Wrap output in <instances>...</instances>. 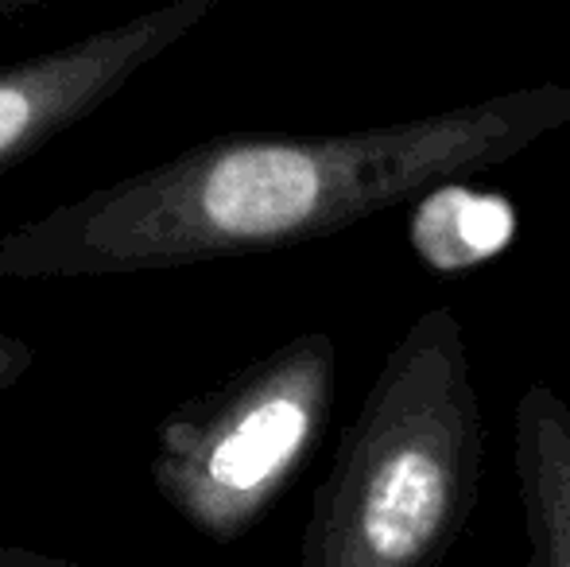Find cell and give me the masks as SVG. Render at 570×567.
<instances>
[{
    "mask_svg": "<svg viewBox=\"0 0 570 567\" xmlns=\"http://www.w3.org/2000/svg\"><path fill=\"white\" fill-rule=\"evenodd\" d=\"M520 475L535 567H570V412L548 389L520 404Z\"/></svg>",
    "mask_w": 570,
    "mask_h": 567,
    "instance_id": "5b68a950",
    "label": "cell"
},
{
    "mask_svg": "<svg viewBox=\"0 0 570 567\" xmlns=\"http://www.w3.org/2000/svg\"><path fill=\"white\" fill-rule=\"evenodd\" d=\"M218 0H164L132 20L0 70V175L94 117L144 67L198 28Z\"/></svg>",
    "mask_w": 570,
    "mask_h": 567,
    "instance_id": "277c9868",
    "label": "cell"
},
{
    "mask_svg": "<svg viewBox=\"0 0 570 567\" xmlns=\"http://www.w3.org/2000/svg\"><path fill=\"white\" fill-rule=\"evenodd\" d=\"M39 4H51V0H0V20H8V16H20V12L39 8Z\"/></svg>",
    "mask_w": 570,
    "mask_h": 567,
    "instance_id": "9c48e42d",
    "label": "cell"
},
{
    "mask_svg": "<svg viewBox=\"0 0 570 567\" xmlns=\"http://www.w3.org/2000/svg\"><path fill=\"white\" fill-rule=\"evenodd\" d=\"M0 567H90V564H70L62 556H43V553H31V548L0 545Z\"/></svg>",
    "mask_w": 570,
    "mask_h": 567,
    "instance_id": "ba28073f",
    "label": "cell"
},
{
    "mask_svg": "<svg viewBox=\"0 0 570 567\" xmlns=\"http://www.w3.org/2000/svg\"><path fill=\"white\" fill-rule=\"evenodd\" d=\"M31 362H36V350L28 339H16V334H0V393H8L12 385H20L28 378Z\"/></svg>",
    "mask_w": 570,
    "mask_h": 567,
    "instance_id": "52a82bcc",
    "label": "cell"
},
{
    "mask_svg": "<svg viewBox=\"0 0 570 567\" xmlns=\"http://www.w3.org/2000/svg\"><path fill=\"white\" fill-rule=\"evenodd\" d=\"M478 397L454 315L400 342L345 431L303 537V567H431L478 486Z\"/></svg>",
    "mask_w": 570,
    "mask_h": 567,
    "instance_id": "7a4b0ae2",
    "label": "cell"
},
{
    "mask_svg": "<svg viewBox=\"0 0 570 567\" xmlns=\"http://www.w3.org/2000/svg\"><path fill=\"white\" fill-rule=\"evenodd\" d=\"M323 334L279 346L159 424L151 482L203 537L229 545L256 525L311 451L331 404Z\"/></svg>",
    "mask_w": 570,
    "mask_h": 567,
    "instance_id": "3957f363",
    "label": "cell"
},
{
    "mask_svg": "<svg viewBox=\"0 0 570 567\" xmlns=\"http://www.w3.org/2000/svg\"><path fill=\"white\" fill-rule=\"evenodd\" d=\"M517 214L504 198L465 187H439L415 206L412 245L439 273H458L509 245Z\"/></svg>",
    "mask_w": 570,
    "mask_h": 567,
    "instance_id": "8992f818",
    "label": "cell"
},
{
    "mask_svg": "<svg viewBox=\"0 0 570 567\" xmlns=\"http://www.w3.org/2000/svg\"><path fill=\"white\" fill-rule=\"evenodd\" d=\"M570 117V90L350 137H222L0 234V276L78 281L203 265L326 237L423 183L493 164Z\"/></svg>",
    "mask_w": 570,
    "mask_h": 567,
    "instance_id": "6da1fadb",
    "label": "cell"
}]
</instances>
